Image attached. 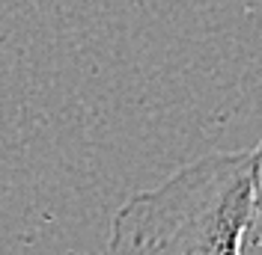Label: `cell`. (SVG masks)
<instances>
[{"label":"cell","instance_id":"1","mask_svg":"<svg viewBox=\"0 0 262 255\" xmlns=\"http://www.w3.org/2000/svg\"><path fill=\"white\" fill-rule=\"evenodd\" d=\"M253 217V151H214L137 190L111 220V255H242Z\"/></svg>","mask_w":262,"mask_h":255},{"label":"cell","instance_id":"2","mask_svg":"<svg viewBox=\"0 0 262 255\" xmlns=\"http://www.w3.org/2000/svg\"><path fill=\"white\" fill-rule=\"evenodd\" d=\"M242 255H262V214H256V211H253V217H250V223L245 228Z\"/></svg>","mask_w":262,"mask_h":255},{"label":"cell","instance_id":"3","mask_svg":"<svg viewBox=\"0 0 262 255\" xmlns=\"http://www.w3.org/2000/svg\"><path fill=\"white\" fill-rule=\"evenodd\" d=\"M253 211L262 214V140L253 148Z\"/></svg>","mask_w":262,"mask_h":255}]
</instances>
